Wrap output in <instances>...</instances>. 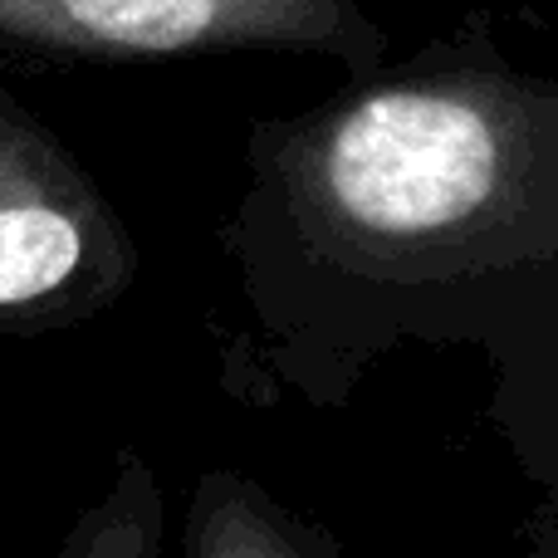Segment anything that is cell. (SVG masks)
<instances>
[{"instance_id": "cell-1", "label": "cell", "mask_w": 558, "mask_h": 558, "mask_svg": "<svg viewBox=\"0 0 558 558\" xmlns=\"http://www.w3.org/2000/svg\"><path fill=\"white\" fill-rule=\"evenodd\" d=\"M241 235L373 289H451L558 265V78L471 20L318 108L251 133Z\"/></svg>"}, {"instance_id": "cell-2", "label": "cell", "mask_w": 558, "mask_h": 558, "mask_svg": "<svg viewBox=\"0 0 558 558\" xmlns=\"http://www.w3.org/2000/svg\"><path fill=\"white\" fill-rule=\"evenodd\" d=\"M0 39L98 59L275 49L338 59L348 74L387 54L363 0H0Z\"/></svg>"}, {"instance_id": "cell-3", "label": "cell", "mask_w": 558, "mask_h": 558, "mask_svg": "<svg viewBox=\"0 0 558 558\" xmlns=\"http://www.w3.org/2000/svg\"><path fill=\"white\" fill-rule=\"evenodd\" d=\"M133 279V245L64 147L0 98V314L108 299Z\"/></svg>"}, {"instance_id": "cell-4", "label": "cell", "mask_w": 558, "mask_h": 558, "mask_svg": "<svg viewBox=\"0 0 558 558\" xmlns=\"http://www.w3.org/2000/svg\"><path fill=\"white\" fill-rule=\"evenodd\" d=\"M186 558H343L314 524L284 514L235 471L202 475L186 510Z\"/></svg>"}, {"instance_id": "cell-5", "label": "cell", "mask_w": 558, "mask_h": 558, "mask_svg": "<svg viewBox=\"0 0 558 558\" xmlns=\"http://www.w3.org/2000/svg\"><path fill=\"white\" fill-rule=\"evenodd\" d=\"M64 558H162V490L143 456H123L108 495L78 520Z\"/></svg>"}]
</instances>
